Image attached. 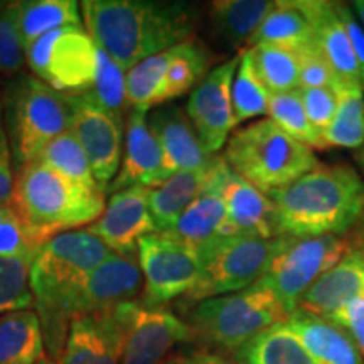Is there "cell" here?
<instances>
[{
    "label": "cell",
    "instance_id": "obj_1",
    "mask_svg": "<svg viewBox=\"0 0 364 364\" xmlns=\"http://www.w3.org/2000/svg\"><path fill=\"white\" fill-rule=\"evenodd\" d=\"M86 33L125 73L147 58L193 38L198 9L189 2L85 0Z\"/></svg>",
    "mask_w": 364,
    "mask_h": 364
},
{
    "label": "cell",
    "instance_id": "obj_2",
    "mask_svg": "<svg viewBox=\"0 0 364 364\" xmlns=\"http://www.w3.org/2000/svg\"><path fill=\"white\" fill-rule=\"evenodd\" d=\"M270 196L282 236L343 235L364 215V182L344 166H318Z\"/></svg>",
    "mask_w": 364,
    "mask_h": 364
},
{
    "label": "cell",
    "instance_id": "obj_3",
    "mask_svg": "<svg viewBox=\"0 0 364 364\" xmlns=\"http://www.w3.org/2000/svg\"><path fill=\"white\" fill-rule=\"evenodd\" d=\"M11 206L26 230L44 245L54 236L97 221L105 211V193L31 161L17 171Z\"/></svg>",
    "mask_w": 364,
    "mask_h": 364
},
{
    "label": "cell",
    "instance_id": "obj_4",
    "mask_svg": "<svg viewBox=\"0 0 364 364\" xmlns=\"http://www.w3.org/2000/svg\"><path fill=\"white\" fill-rule=\"evenodd\" d=\"M223 159L263 194L285 188L321 166L311 147L285 134L270 118L235 130Z\"/></svg>",
    "mask_w": 364,
    "mask_h": 364
},
{
    "label": "cell",
    "instance_id": "obj_5",
    "mask_svg": "<svg viewBox=\"0 0 364 364\" xmlns=\"http://www.w3.org/2000/svg\"><path fill=\"white\" fill-rule=\"evenodd\" d=\"M113 252L88 230H73L48 240L31 263L33 292L43 338L51 334L63 300Z\"/></svg>",
    "mask_w": 364,
    "mask_h": 364
},
{
    "label": "cell",
    "instance_id": "obj_6",
    "mask_svg": "<svg viewBox=\"0 0 364 364\" xmlns=\"http://www.w3.org/2000/svg\"><path fill=\"white\" fill-rule=\"evenodd\" d=\"M4 120L12 159L22 167L34 161L56 136L71 129V107L66 95L34 75H17L7 86Z\"/></svg>",
    "mask_w": 364,
    "mask_h": 364
},
{
    "label": "cell",
    "instance_id": "obj_7",
    "mask_svg": "<svg viewBox=\"0 0 364 364\" xmlns=\"http://www.w3.org/2000/svg\"><path fill=\"white\" fill-rule=\"evenodd\" d=\"M289 317L279 297L257 282L240 292L201 300L193 312V327L213 344L238 351L270 327L285 324Z\"/></svg>",
    "mask_w": 364,
    "mask_h": 364
},
{
    "label": "cell",
    "instance_id": "obj_8",
    "mask_svg": "<svg viewBox=\"0 0 364 364\" xmlns=\"http://www.w3.org/2000/svg\"><path fill=\"white\" fill-rule=\"evenodd\" d=\"M284 236L262 238L250 233H235L208 241L199 247L201 277L189 300L220 297L248 289L265 275L273 255L280 248Z\"/></svg>",
    "mask_w": 364,
    "mask_h": 364
},
{
    "label": "cell",
    "instance_id": "obj_9",
    "mask_svg": "<svg viewBox=\"0 0 364 364\" xmlns=\"http://www.w3.org/2000/svg\"><path fill=\"white\" fill-rule=\"evenodd\" d=\"M142 280V270L134 255L112 253L63 300L51 334L44 339L49 358L59 363L73 318L132 302L140 294Z\"/></svg>",
    "mask_w": 364,
    "mask_h": 364
},
{
    "label": "cell",
    "instance_id": "obj_10",
    "mask_svg": "<svg viewBox=\"0 0 364 364\" xmlns=\"http://www.w3.org/2000/svg\"><path fill=\"white\" fill-rule=\"evenodd\" d=\"M211 65L206 46L191 38L147 58L127 73V98L130 108L149 112L193 91L206 78Z\"/></svg>",
    "mask_w": 364,
    "mask_h": 364
},
{
    "label": "cell",
    "instance_id": "obj_11",
    "mask_svg": "<svg viewBox=\"0 0 364 364\" xmlns=\"http://www.w3.org/2000/svg\"><path fill=\"white\" fill-rule=\"evenodd\" d=\"M351 250V241L341 235L290 238L284 236L260 284L267 285L292 314L299 300L318 277Z\"/></svg>",
    "mask_w": 364,
    "mask_h": 364
},
{
    "label": "cell",
    "instance_id": "obj_12",
    "mask_svg": "<svg viewBox=\"0 0 364 364\" xmlns=\"http://www.w3.org/2000/svg\"><path fill=\"white\" fill-rule=\"evenodd\" d=\"M34 76L63 95L93 90L98 68V46L83 27H61L34 41L26 51Z\"/></svg>",
    "mask_w": 364,
    "mask_h": 364
},
{
    "label": "cell",
    "instance_id": "obj_13",
    "mask_svg": "<svg viewBox=\"0 0 364 364\" xmlns=\"http://www.w3.org/2000/svg\"><path fill=\"white\" fill-rule=\"evenodd\" d=\"M139 265L145 282V306L161 307L181 295H189L201 277L199 250L162 233L139 241Z\"/></svg>",
    "mask_w": 364,
    "mask_h": 364
},
{
    "label": "cell",
    "instance_id": "obj_14",
    "mask_svg": "<svg viewBox=\"0 0 364 364\" xmlns=\"http://www.w3.org/2000/svg\"><path fill=\"white\" fill-rule=\"evenodd\" d=\"M115 314L124 331L120 364H162L177 344L196 336L193 326L162 307L132 300L117 306Z\"/></svg>",
    "mask_w": 364,
    "mask_h": 364
},
{
    "label": "cell",
    "instance_id": "obj_15",
    "mask_svg": "<svg viewBox=\"0 0 364 364\" xmlns=\"http://www.w3.org/2000/svg\"><path fill=\"white\" fill-rule=\"evenodd\" d=\"M71 107V132L88 157L100 189L108 188L120 171L124 156V122L107 112L91 93L66 95Z\"/></svg>",
    "mask_w": 364,
    "mask_h": 364
},
{
    "label": "cell",
    "instance_id": "obj_16",
    "mask_svg": "<svg viewBox=\"0 0 364 364\" xmlns=\"http://www.w3.org/2000/svg\"><path fill=\"white\" fill-rule=\"evenodd\" d=\"M238 63L240 54L213 68L191 91L186 115L208 156H216L236 129L231 86Z\"/></svg>",
    "mask_w": 364,
    "mask_h": 364
},
{
    "label": "cell",
    "instance_id": "obj_17",
    "mask_svg": "<svg viewBox=\"0 0 364 364\" xmlns=\"http://www.w3.org/2000/svg\"><path fill=\"white\" fill-rule=\"evenodd\" d=\"M204 193L220 196L236 233L257 235L267 240L282 236L272 199L236 174L218 154L209 161Z\"/></svg>",
    "mask_w": 364,
    "mask_h": 364
},
{
    "label": "cell",
    "instance_id": "obj_18",
    "mask_svg": "<svg viewBox=\"0 0 364 364\" xmlns=\"http://www.w3.org/2000/svg\"><path fill=\"white\" fill-rule=\"evenodd\" d=\"M150 189L145 186H132L110 196L103 215L86 226L113 253L134 255L139 241L157 233L149 208Z\"/></svg>",
    "mask_w": 364,
    "mask_h": 364
},
{
    "label": "cell",
    "instance_id": "obj_19",
    "mask_svg": "<svg viewBox=\"0 0 364 364\" xmlns=\"http://www.w3.org/2000/svg\"><path fill=\"white\" fill-rule=\"evenodd\" d=\"M147 113L142 108H130L125 124L124 156L120 171L108 188L107 194L132 188L145 186L157 188L164 177V156L156 135L147 124Z\"/></svg>",
    "mask_w": 364,
    "mask_h": 364
},
{
    "label": "cell",
    "instance_id": "obj_20",
    "mask_svg": "<svg viewBox=\"0 0 364 364\" xmlns=\"http://www.w3.org/2000/svg\"><path fill=\"white\" fill-rule=\"evenodd\" d=\"M124 331L115 307L75 317L59 364H120Z\"/></svg>",
    "mask_w": 364,
    "mask_h": 364
},
{
    "label": "cell",
    "instance_id": "obj_21",
    "mask_svg": "<svg viewBox=\"0 0 364 364\" xmlns=\"http://www.w3.org/2000/svg\"><path fill=\"white\" fill-rule=\"evenodd\" d=\"M316 33V44L338 80L339 88H363L361 70L338 12V2L299 0Z\"/></svg>",
    "mask_w": 364,
    "mask_h": 364
},
{
    "label": "cell",
    "instance_id": "obj_22",
    "mask_svg": "<svg viewBox=\"0 0 364 364\" xmlns=\"http://www.w3.org/2000/svg\"><path fill=\"white\" fill-rule=\"evenodd\" d=\"M147 124L162 149L166 181L181 171L203 169L211 161L213 156L204 152L188 115L179 107L159 108L147 115Z\"/></svg>",
    "mask_w": 364,
    "mask_h": 364
},
{
    "label": "cell",
    "instance_id": "obj_23",
    "mask_svg": "<svg viewBox=\"0 0 364 364\" xmlns=\"http://www.w3.org/2000/svg\"><path fill=\"white\" fill-rule=\"evenodd\" d=\"M364 292V248H351L331 270L311 285L297 309L327 318Z\"/></svg>",
    "mask_w": 364,
    "mask_h": 364
},
{
    "label": "cell",
    "instance_id": "obj_24",
    "mask_svg": "<svg viewBox=\"0 0 364 364\" xmlns=\"http://www.w3.org/2000/svg\"><path fill=\"white\" fill-rule=\"evenodd\" d=\"M318 364H364L363 354L343 327L295 309L285 322Z\"/></svg>",
    "mask_w": 364,
    "mask_h": 364
},
{
    "label": "cell",
    "instance_id": "obj_25",
    "mask_svg": "<svg viewBox=\"0 0 364 364\" xmlns=\"http://www.w3.org/2000/svg\"><path fill=\"white\" fill-rule=\"evenodd\" d=\"M275 6L273 0H216L209 6L211 33L231 49L248 46Z\"/></svg>",
    "mask_w": 364,
    "mask_h": 364
},
{
    "label": "cell",
    "instance_id": "obj_26",
    "mask_svg": "<svg viewBox=\"0 0 364 364\" xmlns=\"http://www.w3.org/2000/svg\"><path fill=\"white\" fill-rule=\"evenodd\" d=\"M209 166V164H208ZM208 166L196 171H181L150 189L149 208L157 233H166L179 221L182 213L204 194L208 181Z\"/></svg>",
    "mask_w": 364,
    "mask_h": 364
},
{
    "label": "cell",
    "instance_id": "obj_27",
    "mask_svg": "<svg viewBox=\"0 0 364 364\" xmlns=\"http://www.w3.org/2000/svg\"><path fill=\"white\" fill-rule=\"evenodd\" d=\"M258 44L277 46L297 54L316 46L314 26L300 7L299 0L277 2L275 9L268 14L253 38L250 39L248 48Z\"/></svg>",
    "mask_w": 364,
    "mask_h": 364
},
{
    "label": "cell",
    "instance_id": "obj_28",
    "mask_svg": "<svg viewBox=\"0 0 364 364\" xmlns=\"http://www.w3.org/2000/svg\"><path fill=\"white\" fill-rule=\"evenodd\" d=\"M235 233L220 196L204 193L182 213L176 226L162 235L199 248L218 236Z\"/></svg>",
    "mask_w": 364,
    "mask_h": 364
},
{
    "label": "cell",
    "instance_id": "obj_29",
    "mask_svg": "<svg viewBox=\"0 0 364 364\" xmlns=\"http://www.w3.org/2000/svg\"><path fill=\"white\" fill-rule=\"evenodd\" d=\"M44 348L43 327L34 311L0 316V364H38Z\"/></svg>",
    "mask_w": 364,
    "mask_h": 364
},
{
    "label": "cell",
    "instance_id": "obj_30",
    "mask_svg": "<svg viewBox=\"0 0 364 364\" xmlns=\"http://www.w3.org/2000/svg\"><path fill=\"white\" fill-rule=\"evenodd\" d=\"M83 17L75 0H22L17 2V29L27 51L44 34L61 27H81Z\"/></svg>",
    "mask_w": 364,
    "mask_h": 364
},
{
    "label": "cell",
    "instance_id": "obj_31",
    "mask_svg": "<svg viewBox=\"0 0 364 364\" xmlns=\"http://www.w3.org/2000/svg\"><path fill=\"white\" fill-rule=\"evenodd\" d=\"M235 356L236 364H318L287 324L262 332Z\"/></svg>",
    "mask_w": 364,
    "mask_h": 364
},
{
    "label": "cell",
    "instance_id": "obj_32",
    "mask_svg": "<svg viewBox=\"0 0 364 364\" xmlns=\"http://www.w3.org/2000/svg\"><path fill=\"white\" fill-rule=\"evenodd\" d=\"M258 78L270 95L289 93L299 90L300 61L299 54L290 49L270 44H258L248 48Z\"/></svg>",
    "mask_w": 364,
    "mask_h": 364
},
{
    "label": "cell",
    "instance_id": "obj_33",
    "mask_svg": "<svg viewBox=\"0 0 364 364\" xmlns=\"http://www.w3.org/2000/svg\"><path fill=\"white\" fill-rule=\"evenodd\" d=\"M34 161L44 164L46 167L58 172L59 176L66 177V179L76 182V184L85 186L91 191H102L95 181L83 147L71 130L65 132L46 145Z\"/></svg>",
    "mask_w": 364,
    "mask_h": 364
},
{
    "label": "cell",
    "instance_id": "obj_34",
    "mask_svg": "<svg viewBox=\"0 0 364 364\" xmlns=\"http://www.w3.org/2000/svg\"><path fill=\"white\" fill-rule=\"evenodd\" d=\"M339 107L334 120L322 139L329 147L361 149L364 144V98L363 88H336Z\"/></svg>",
    "mask_w": 364,
    "mask_h": 364
},
{
    "label": "cell",
    "instance_id": "obj_35",
    "mask_svg": "<svg viewBox=\"0 0 364 364\" xmlns=\"http://www.w3.org/2000/svg\"><path fill=\"white\" fill-rule=\"evenodd\" d=\"M231 98H233L236 127L252 118L267 115L270 93L258 78L248 49L240 53V63L235 73L233 86H231Z\"/></svg>",
    "mask_w": 364,
    "mask_h": 364
},
{
    "label": "cell",
    "instance_id": "obj_36",
    "mask_svg": "<svg viewBox=\"0 0 364 364\" xmlns=\"http://www.w3.org/2000/svg\"><path fill=\"white\" fill-rule=\"evenodd\" d=\"M267 115H270V120L275 122L285 134H289L297 142L317 150L327 149L321 132H317L307 118L297 90L289 91V93L270 95Z\"/></svg>",
    "mask_w": 364,
    "mask_h": 364
},
{
    "label": "cell",
    "instance_id": "obj_37",
    "mask_svg": "<svg viewBox=\"0 0 364 364\" xmlns=\"http://www.w3.org/2000/svg\"><path fill=\"white\" fill-rule=\"evenodd\" d=\"M93 98L113 117L124 122V115H129L130 105L127 98V73L117 65L107 53L98 48V68L95 76Z\"/></svg>",
    "mask_w": 364,
    "mask_h": 364
},
{
    "label": "cell",
    "instance_id": "obj_38",
    "mask_svg": "<svg viewBox=\"0 0 364 364\" xmlns=\"http://www.w3.org/2000/svg\"><path fill=\"white\" fill-rule=\"evenodd\" d=\"M29 272L31 262L0 257V312L26 311L33 306Z\"/></svg>",
    "mask_w": 364,
    "mask_h": 364
},
{
    "label": "cell",
    "instance_id": "obj_39",
    "mask_svg": "<svg viewBox=\"0 0 364 364\" xmlns=\"http://www.w3.org/2000/svg\"><path fill=\"white\" fill-rule=\"evenodd\" d=\"M26 51L17 29V2H0V75L17 76Z\"/></svg>",
    "mask_w": 364,
    "mask_h": 364
},
{
    "label": "cell",
    "instance_id": "obj_40",
    "mask_svg": "<svg viewBox=\"0 0 364 364\" xmlns=\"http://www.w3.org/2000/svg\"><path fill=\"white\" fill-rule=\"evenodd\" d=\"M41 247L43 245L26 230L12 206H0V257L33 263Z\"/></svg>",
    "mask_w": 364,
    "mask_h": 364
},
{
    "label": "cell",
    "instance_id": "obj_41",
    "mask_svg": "<svg viewBox=\"0 0 364 364\" xmlns=\"http://www.w3.org/2000/svg\"><path fill=\"white\" fill-rule=\"evenodd\" d=\"M297 91L300 95V100H302L307 118L316 127V130L321 132L322 135L329 129V125L336 117V112H338V90L324 86V88H299Z\"/></svg>",
    "mask_w": 364,
    "mask_h": 364
},
{
    "label": "cell",
    "instance_id": "obj_42",
    "mask_svg": "<svg viewBox=\"0 0 364 364\" xmlns=\"http://www.w3.org/2000/svg\"><path fill=\"white\" fill-rule=\"evenodd\" d=\"M300 61V85L299 88H339L338 80L331 66L327 65L326 58L318 51L317 44L306 51L299 53Z\"/></svg>",
    "mask_w": 364,
    "mask_h": 364
},
{
    "label": "cell",
    "instance_id": "obj_43",
    "mask_svg": "<svg viewBox=\"0 0 364 364\" xmlns=\"http://www.w3.org/2000/svg\"><path fill=\"white\" fill-rule=\"evenodd\" d=\"M326 321L343 327L351 336L354 344L358 346L359 353L364 356V292L344 304Z\"/></svg>",
    "mask_w": 364,
    "mask_h": 364
},
{
    "label": "cell",
    "instance_id": "obj_44",
    "mask_svg": "<svg viewBox=\"0 0 364 364\" xmlns=\"http://www.w3.org/2000/svg\"><path fill=\"white\" fill-rule=\"evenodd\" d=\"M12 149L4 120V102L0 100V206H11L14 193V167Z\"/></svg>",
    "mask_w": 364,
    "mask_h": 364
},
{
    "label": "cell",
    "instance_id": "obj_45",
    "mask_svg": "<svg viewBox=\"0 0 364 364\" xmlns=\"http://www.w3.org/2000/svg\"><path fill=\"white\" fill-rule=\"evenodd\" d=\"M338 12L341 21L346 27V33H348L349 43L353 46L354 56L358 59L359 70H361V78L364 85V27L359 24V21L354 17L353 9L346 4H338Z\"/></svg>",
    "mask_w": 364,
    "mask_h": 364
},
{
    "label": "cell",
    "instance_id": "obj_46",
    "mask_svg": "<svg viewBox=\"0 0 364 364\" xmlns=\"http://www.w3.org/2000/svg\"><path fill=\"white\" fill-rule=\"evenodd\" d=\"M162 364H236L221 354L208 351V349H194V351H182L167 358Z\"/></svg>",
    "mask_w": 364,
    "mask_h": 364
},
{
    "label": "cell",
    "instance_id": "obj_47",
    "mask_svg": "<svg viewBox=\"0 0 364 364\" xmlns=\"http://www.w3.org/2000/svg\"><path fill=\"white\" fill-rule=\"evenodd\" d=\"M351 9L358 14L359 21H361V26L364 27V0H356V2H353Z\"/></svg>",
    "mask_w": 364,
    "mask_h": 364
},
{
    "label": "cell",
    "instance_id": "obj_48",
    "mask_svg": "<svg viewBox=\"0 0 364 364\" xmlns=\"http://www.w3.org/2000/svg\"><path fill=\"white\" fill-rule=\"evenodd\" d=\"M358 161H359V164H361L363 166V169H364V144H363V147L359 149V152H358Z\"/></svg>",
    "mask_w": 364,
    "mask_h": 364
},
{
    "label": "cell",
    "instance_id": "obj_49",
    "mask_svg": "<svg viewBox=\"0 0 364 364\" xmlns=\"http://www.w3.org/2000/svg\"><path fill=\"white\" fill-rule=\"evenodd\" d=\"M38 364H59V363H56V361H53V359H51V358H49V356H44L43 359H41V361H39Z\"/></svg>",
    "mask_w": 364,
    "mask_h": 364
}]
</instances>
